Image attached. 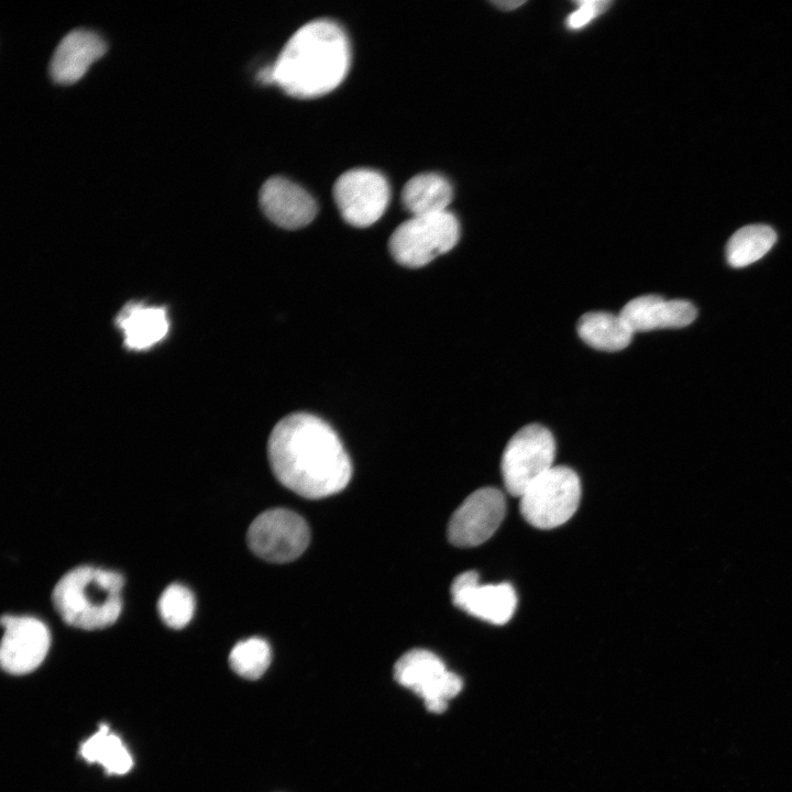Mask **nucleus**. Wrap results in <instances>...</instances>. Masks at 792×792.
Returning a JSON list of instances; mask_svg holds the SVG:
<instances>
[{"instance_id":"1","label":"nucleus","mask_w":792,"mask_h":792,"mask_svg":"<svg viewBox=\"0 0 792 792\" xmlns=\"http://www.w3.org/2000/svg\"><path fill=\"white\" fill-rule=\"evenodd\" d=\"M267 455L278 482L305 498L337 494L352 475L350 458L336 431L307 413L288 415L276 424Z\"/></svg>"},{"instance_id":"2","label":"nucleus","mask_w":792,"mask_h":792,"mask_svg":"<svg viewBox=\"0 0 792 792\" xmlns=\"http://www.w3.org/2000/svg\"><path fill=\"white\" fill-rule=\"evenodd\" d=\"M351 61L344 30L334 21L318 19L299 28L272 65L273 79L297 98L322 96L344 79Z\"/></svg>"},{"instance_id":"3","label":"nucleus","mask_w":792,"mask_h":792,"mask_svg":"<svg viewBox=\"0 0 792 792\" xmlns=\"http://www.w3.org/2000/svg\"><path fill=\"white\" fill-rule=\"evenodd\" d=\"M123 584V576L116 571L80 565L58 580L52 601L66 624L84 630L103 629L121 614Z\"/></svg>"},{"instance_id":"4","label":"nucleus","mask_w":792,"mask_h":792,"mask_svg":"<svg viewBox=\"0 0 792 792\" xmlns=\"http://www.w3.org/2000/svg\"><path fill=\"white\" fill-rule=\"evenodd\" d=\"M459 237V221L449 211L413 216L394 230L388 248L400 265L418 268L450 251Z\"/></svg>"},{"instance_id":"5","label":"nucleus","mask_w":792,"mask_h":792,"mask_svg":"<svg viewBox=\"0 0 792 792\" xmlns=\"http://www.w3.org/2000/svg\"><path fill=\"white\" fill-rule=\"evenodd\" d=\"M519 498L520 514L531 526L540 529L558 527L568 521L579 507V476L570 468L553 465L531 483Z\"/></svg>"},{"instance_id":"6","label":"nucleus","mask_w":792,"mask_h":792,"mask_svg":"<svg viewBox=\"0 0 792 792\" xmlns=\"http://www.w3.org/2000/svg\"><path fill=\"white\" fill-rule=\"evenodd\" d=\"M556 442L552 433L539 424L520 428L507 442L501 470L507 492L520 497L538 477L553 466Z\"/></svg>"},{"instance_id":"7","label":"nucleus","mask_w":792,"mask_h":792,"mask_svg":"<svg viewBox=\"0 0 792 792\" xmlns=\"http://www.w3.org/2000/svg\"><path fill=\"white\" fill-rule=\"evenodd\" d=\"M310 531L305 519L293 510L273 508L250 525L246 540L254 554L274 563L297 559L307 548Z\"/></svg>"},{"instance_id":"8","label":"nucleus","mask_w":792,"mask_h":792,"mask_svg":"<svg viewBox=\"0 0 792 792\" xmlns=\"http://www.w3.org/2000/svg\"><path fill=\"white\" fill-rule=\"evenodd\" d=\"M394 678L403 686L420 696L432 713H442L448 700L459 694L462 680L447 670L442 660L426 649L405 652L394 666Z\"/></svg>"},{"instance_id":"9","label":"nucleus","mask_w":792,"mask_h":792,"mask_svg":"<svg viewBox=\"0 0 792 792\" xmlns=\"http://www.w3.org/2000/svg\"><path fill=\"white\" fill-rule=\"evenodd\" d=\"M389 196L384 175L370 168L346 170L333 186V198L342 218L359 228L369 227L382 217Z\"/></svg>"},{"instance_id":"10","label":"nucleus","mask_w":792,"mask_h":792,"mask_svg":"<svg viewBox=\"0 0 792 792\" xmlns=\"http://www.w3.org/2000/svg\"><path fill=\"white\" fill-rule=\"evenodd\" d=\"M506 513L504 494L494 487L471 493L454 510L448 524L449 541L461 548L475 547L497 530Z\"/></svg>"},{"instance_id":"11","label":"nucleus","mask_w":792,"mask_h":792,"mask_svg":"<svg viewBox=\"0 0 792 792\" xmlns=\"http://www.w3.org/2000/svg\"><path fill=\"white\" fill-rule=\"evenodd\" d=\"M4 634L0 662L4 671L21 675L35 670L45 659L51 644L46 625L29 616L2 615Z\"/></svg>"},{"instance_id":"12","label":"nucleus","mask_w":792,"mask_h":792,"mask_svg":"<svg viewBox=\"0 0 792 792\" xmlns=\"http://www.w3.org/2000/svg\"><path fill=\"white\" fill-rule=\"evenodd\" d=\"M450 593L457 607L496 625L507 623L517 606V596L510 584H481L475 571L459 574L451 584Z\"/></svg>"},{"instance_id":"13","label":"nucleus","mask_w":792,"mask_h":792,"mask_svg":"<svg viewBox=\"0 0 792 792\" xmlns=\"http://www.w3.org/2000/svg\"><path fill=\"white\" fill-rule=\"evenodd\" d=\"M258 200L265 216L284 229L302 228L317 215V205L311 195L282 176H273L264 182Z\"/></svg>"},{"instance_id":"14","label":"nucleus","mask_w":792,"mask_h":792,"mask_svg":"<svg viewBox=\"0 0 792 792\" xmlns=\"http://www.w3.org/2000/svg\"><path fill=\"white\" fill-rule=\"evenodd\" d=\"M107 50L106 41L95 31L77 28L66 33L56 45L48 70L54 81L72 84Z\"/></svg>"},{"instance_id":"15","label":"nucleus","mask_w":792,"mask_h":792,"mask_svg":"<svg viewBox=\"0 0 792 792\" xmlns=\"http://www.w3.org/2000/svg\"><path fill=\"white\" fill-rule=\"evenodd\" d=\"M619 315L634 332H638L686 327L694 321L697 311L688 300L644 295L629 300Z\"/></svg>"},{"instance_id":"16","label":"nucleus","mask_w":792,"mask_h":792,"mask_svg":"<svg viewBox=\"0 0 792 792\" xmlns=\"http://www.w3.org/2000/svg\"><path fill=\"white\" fill-rule=\"evenodd\" d=\"M117 327L130 350L142 351L161 342L168 333L167 310L161 306L130 302L118 314Z\"/></svg>"},{"instance_id":"17","label":"nucleus","mask_w":792,"mask_h":792,"mask_svg":"<svg viewBox=\"0 0 792 792\" xmlns=\"http://www.w3.org/2000/svg\"><path fill=\"white\" fill-rule=\"evenodd\" d=\"M452 186L438 173H421L411 177L403 187L402 204L413 216L447 211L452 200Z\"/></svg>"},{"instance_id":"18","label":"nucleus","mask_w":792,"mask_h":792,"mask_svg":"<svg viewBox=\"0 0 792 792\" xmlns=\"http://www.w3.org/2000/svg\"><path fill=\"white\" fill-rule=\"evenodd\" d=\"M576 331L590 346L608 352L627 348L635 333L619 314L605 311H592L581 316Z\"/></svg>"},{"instance_id":"19","label":"nucleus","mask_w":792,"mask_h":792,"mask_svg":"<svg viewBox=\"0 0 792 792\" xmlns=\"http://www.w3.org/2000/svg\"><path fill=\"white\" fill-rule=\"evenodd\" d=\"M80 755L87 762L101 765L108 774H124L133 766L129 750L107 724H100L99 729L80 745Z\"/></svg>"},{"instance_id":"20","label":"nucleus","mask_w":792,"mask_h":792,"mask_svg":"<svg viewBox=\"0 0 792 792\" xmlns=\"http://www.w3.org/2000/svg\"><path fill=\"white\" fill-rule=\"evenodd\" d=\"M777 240L774 230L766 224H750L737 230L726 245L727 262L744 267L761 258Z\"/></svg>"},{"instance_id":"21","label":"nucleus","mask_w":792,"mask_h":792,"mask_svg":"<svg viewBox=\"0 0 792 792\" xmlns=\"http://www.w3.org/2000/svg\"><path fill=\"white\" fill-rule=\"evenodd\" d=\"M272 660L271 647L266 640L251 637L239 641L229 654L232 670L249 680L258 679L267 670Z\"/></svg>"},{"instance_id":"22","label":"nucleus","mask_w":792,"mask_h":792,"mask_svg":"<svg viewBox=\"0 0 792 792\" xmlns=\"http://www.w3.org/2000/svg\"><path fill=\"white\" fill-rule=\"evenodd\" d=\"M157 610L166 626L174 629L184 628L194 616L195 597L188 587L177 583L170 584L161 594Z\"/></svg>"},{"instance_id":"23","label":"nucleus","mask_w":792,"mask_h":792,"mask_svg":"<svg viewBox=\"0 0 792 792\" xmlns=\"http://www.w3.org/2000/svg\"><path fill=\"white\" fill-rule=\"evenodd\" d=\"M578 10L568 16L566 24L571 29H579L587 24L595 16L603 13L609 6V1L582 0L578 1Z\"/></svg>"},{"instance_id":"24","label":"nucleus","mask_w":792,"mask_h":792,"mask_svg":"<svg viewBox=\"0 0 792 792\" xmlns=\"http://www.w3.org/2000/svg\"><path fill=\"white\" fill-rule=\"evenodd\" d=\"M522 3H525V1L510 0V1H495L494 2L495 6H497L501 9H504V10L516 9L517 7H520Z\"/></svg>"}]
</instances>
